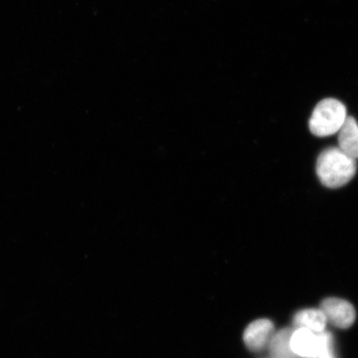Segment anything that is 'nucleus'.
Masks as SVG:
<instances>
[{
	"label": "nucleus",
	"mask_w": 358,
	"mask_h": 358,
	"mask_svg": "<svg viewBox=\"0 0 358 358\" xmlns=\"http://www.w3.org/2000/svg\"><path fill=\"white\" fill-rule=\"evenodd\" d=\"M316 172L322 185L329 189H338L355 176L357 160L338 147L328 148L317 158Z\"/></svg>",
	"instance_id": "1"
},
{
	"label": "nucleus",
	"mask_w": 358,
	"mask_h": 358,
	"mask_svg": "<svg viewBox=\"0 0 358 358\" xmlns=\"http://www.w3.org/2000/svg\"><path fill=\"white\" fill-rule=\"evenodd\" d=\"M347 117L346 106L341 101L327 98L315 106L308 127L313 136L328 137L339 132Z\"/></svg>",
	"instance_id": "2"
},
{
	"label": "nucleus",
	"mask_w": 358,
	"mask_h": 358,
	"mask_svg": "<svg viewBox=\"0 0 358 358\" xmlns=\"http://www.w3.org/2000/svg\"><path fill=\"white\" fill-rule=\"evenodd\" d=\"M320 310L326 320L339 329H348L356 320V311L352 304L344 299L329 298L321 303Z\"/></svg>",
	"instance_id": "3"
},
{
	"label": "nucleus",
	"mask_w": 358,
	"mask_h": 358,
	"mask_svg": "<svg viewBox=\"0 0 358 358\" xmlns=\"http://www.w3.org/2000/svg\"><path fill=\"white\" fill-rule=\"evenodd\" d=\"M274 335V325L268 320H258L245 329L243 338L250 350L258 352L270 344Z\"/></svg>",
	"instance_id": "4"
},
{
	"label": "nucleus",
	"mask_w": 358,
	"mask_h": 358,
	"mask_svg": "<svg viewBox=\"0 0 358 358\" xmlns=\"http://www.w3.org/2000/svg\"><path fill=\"white\" fill-rule=\"evenodd\" d=\"M290 346L295 355L317 358L320 347L319 335L306 329H299L291 337Z\"/></svg>",
	"instance_id": "5"
},
{
	"label": "nucleus",
	"mask_w": 358,
	"mask_h": 358,
	"mask_svg": "<svg viewBox=\"0 0 358 358\" xmlns=\"http://www.w3.org/2000/svg\"><path fill=\"white\" fill-rule=\"evenodd\" d=\"M338 148L352 158L358 159V124L352 116H348L338 132Z\"/></svg>",
	"instance_id": "6"
},
{
	"label": "nucleus",
	"mask_w": 358,
	"mask_h": 358,
	"mask_svg": "<svg viewBox=\"0 0 358 358\" xmlns=\"http://www.w3.org/2000/svg\"><path fill=\"white\" fill-rule=\"evenodd\" d=\"M327 320L321 310H303L299 311L294 317V324L299 329H306L313 333L320 334L324 332Z\"/></svg>",
	"instance_id": "7"
},
{
	"label": "nucleus",
	"mask_w": 358,
	"mask_h": 358,
	"mask_svg": "<svg viewBox=\"0 0 358 358\" xmlns=\"http://www.w3.org/2000/svg\"><path fill=\"white\" fill-rule=\"evenodd\" d=\"M293 333L292 330L285 329L273 335L270 344H268L273 357L294 358L295 355L290 346V340Z\"/></svg>",
	"instance_id": "8"
},
{
	"label": "nucleus",
	"mask_w": 358,
	"mask_h": 358,
	"mask_svg": "<svg viewBox=\"0 0 358 358\" xmlns=\"http://www.w3.org/2000/svg\"><path fill=\"white\" fill-rule=\"evenodd\" d=\"M320 347L317 358H335L333 350L332 336L329 333L322 332L319 335Z\"/></svg>",
	"instance_id": "9"
}]
</instances>
